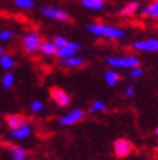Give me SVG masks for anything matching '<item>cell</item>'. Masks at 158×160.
<instances>
[{
  "label": "cell",
  "instance_id": "cell-1",
  "mask_svg": "<svg viewBox=\"0 0 158 160\" xmlns=\"http://www.w3.org/2000/svg\"><path fill=\"white\" fill-rule=\"evenodd\" d=\"M86 29L89 33H91L95 37H101L105 39H110V41H119L125 37V31L122 29L118 26L113 24H106V23H99V22H92L86 26Z\"/></svg>",
  "mask_w": 158,
  "mask_h": 160
},
{
  "label": "cell",
  "instance_id": "cell-2",
  "mask_svg": "<svg viewBox=\"0 0 158 160\" xmlns=\"http://www.w3.org/2000/svg\"><path fill=\"white\" fill-rule=\"evenodd\" d=\"M106 64L113 69H133L139 66L141 60L134 55H122V56H109Z\"/></svg>",
  "mask_w": 158,
  "mask_h": 160
},
{
  "label": "cell",
  "instance_id": "cell-3",
  "mask_svg": "<svg viewBox=\"0 0 158 160\" xmlns=\"http://www.w3.org/2000/svg\"><path fill=\"white\" fill-rule=\"evenodd\" d=\"M39 13L46 19L53 22H67L70 19V15L66 10L56 5H44L39 9Z\"/></svg>",
  "mask_w": 158,
  "mask_h": 160
},
{
  "label": "cell",
  "instance_id": "cell-4",
  "mask_svg": "<svg viewBox=\"0 0 158 160\" xmlns=\"http://www.w3.org/2000/svg\"><path fill=\"white\" fill-rule=\"evenodd\" d=\"M42 37L38 32L30 31L22 36V47L27 53H35L42 43Z\"/></svg>",
  "mask_w": 158,
  "mask_h": 160
},
{
  "label": "cell",
  "instance_id": "cell-5",
  "mask_svg": "<svg viewBox=\"0 0 158 160\" xmlns=\"http://www.w3.org/2000/svg\"><path fill=\"white\" fill-rule=\"evenodd\" d=\"M132 47L135 51H141V52H158V38L149 37V38L137 39V41L132 43Z\"/></svg>",
  "mask_w": 158,
  "mask_h": 160
},
{
  "label": "cell",
  "instance_id": "cell-6",
  "mask_svg": "<svg viewBox=\"0 0 158 160\" xmlns=\"http://www.w3.org/2000/svg\"><path fill=\"white\" fill-rule=\"evenodd\" d=\"M80 48H81V45L78 42H73V41H70L68 39L63 46H60V47L56 48V56L60 60H65V58H68L71 56L77 55Z\"/></svg>",
  "mask_w": 158,
  "mask_h": 160
},
{
  "label": "cell",
  "instance_id": "cell-7",
  "mask_svg": "<svg viewBox=\"0 0 158 160\" xmlns=\"http://www.w3.org/2000/svg\"><path fill=\"white\" fill-rule=\"evenodd\" d=\"M84 116H85V113H84L82 109L73 108L68 113L61 116L60 119H58V123H60L61 126H71V125H75L77 122H80L81 119L84 118Z\"/></svg>",
  "mask_w": 158,
  "mask_h": 160
},
{
  "label": "cell",
  "instance_id": "cell-8",
  "mask_svg": "<svg viewBox=\"0 0 158 160\" xmlns=\"http://www.w3.org/2000/svg\"><path fill=\"white\" fill-rule=\"evenodd\" d=\"M113 148H114L115 155L119 156V158H125V156H128V155L132 152V149H133L132 142L128 141V140H125V138H118L116 141L114 142Z\"/></svg>",
  "mask_w": 158,
  "mask_h": 160
},
{
  "label": "cell",
  "instance_id": "cell-9",
  "mask_svg": "<svg viewBox=\"0 0 158 160\" xmlns=\"http://www.w3.org/2000/svg\"><path fill=\"white\" fill-rule=\"evenodd\" d=\"M51 97L56 102V104H58L60 107H67L70 104V102H71L70 95L63 89L57 88V87L51 88Z\"/></svg>",
  "mask_w": 158,
  "mask_h": 160
},
{
  "label": "cell",
  "instance_id": "cell-10",
  "mask_svg": "<svg viewBox=\"0 0 158 160\" xmlns=\"http://www.w3.org/2000/svg\"><path fill=\"white\" fill-rule=\"evenodd\" d=\"M139 14L142 17L149 18V19H156L158 21V0H151L147 4H142Z\"/></svg>",
  "mask_w": 158,
  "mask_h": 160
},
{
  "label": "cell",
  "instance_id": "cell-11",
  "mask_svg": "<svg viewBox=\"0 0 158 160\" xmlns=\"http://www.w3.org/2000/svg\"><path fill=\"white\" fill-rule=\"evenodd\" d=\"M141 7H142V3L139 0H132V2L127 3L119 12V14L124 18H132L134 17L135 14H139V10H141Z\"/></svg>",
  "mask_w": 158,
  "mask_h": 160
},
{
  "label": "cell",
  "instance_id": "cell-12",
  "mask_svg": "<svg viewBox=\"0 0 158 160\" xmlns=\"http://www.w3.org/2000/svg\"><path fill=\"white\" fill-rule=\"evenodd\" d=\"M32 132V127L29 123L27 122H23L21 126H18L16 128H13L10 130L9 135L12 138H15V140H24L27 138Z\"/></svg>",
  "mask_w": 158,
  "mask_h": 160
},
{
  "label": "cell",
  "instance_id": "cell-13",
  "mask_svg": "<svg viewBox=\"0 0 158 160\" xmlns=\"http://www.w3.org/2000/svg\"><path fill=\"white\" fill-rule=\"evenodd\" d=\"M105 4H106L105 0H80V5L86 10H91V12L103 10Z\"/></svg>",
  "mask_w": 158,
  "mask_h": 160
},
{
  "label": "cell",
  "instance_id": "cell-14",
  "mask_svg": "<svg viewBox=\"0 0 158 160\" xmlns=\"http://www.w3.org/2000/svg\"><path fill=\"white\" fill-rule=\"evenodd\" d=\"M61 65L63 68H70V69H76V68H81L85 65V58L78 56V55H75V56H71L68 58H65V60H61Z\"/></svg>",
  "mask_w": 158,
  "mask_h": 160
},
{
  "label": "cell",
  "instance_id": "cell-15",
  "mask_svg": "<svg viewBox=\"0 0 158 160\" xmlns=\"http://www.w3.org/2000/svg\"><path fill=\"white\" fill-rule=\"evenodd\" d=\"M38 52H41L44 56H53L56 55V45L53 43V41H42L41 46H39Z\"/></svg>",
  "mask_w": 158,
  "mask_h": 160
},
{
  "label": "cell",
  "instance_id": "cell-16",
  "mask_svg": "<svg viewBox=\"0 0 158 160\" xmlns=\"http://www.w3.org/2000/svg\"><path fill=\"white\" fill-rule=\"evenodd\" d=\"M9 152L13 160H27V152L22 146H18V145L10 146Z\"/></svg>",
  "mask_w": 158,
  "mask_h": 160
},
{
  "label": "cell",
  "instance_id": "cell-17",
  "mask_svg": "<svg viewBox=\"0 0 158 160\" xmlns=\"http://www.w3.org/2000/svg\"><path fill=\"white\" fill-rule=\"evenodd\" d=\"M119 74H118L115 70H106L104 72V82L106 83V85L109 87H115L118 84V82H119Z\"/></svg>",
  "mask_w": 158,
  "mask_h": 160
},
{
  "label": "cell",
  "instance_id": "cell-18",
  "mask_svg": "<svg viewBox=\"0 0 158 160\" xmlns=\"http://www.w3.org/2000/svg\"><path fill=\"white\" fill-rule=\"evenodd\" d=\"M13 4L19 10H33L35 7L34 0H13Z\"/></svg>",
  "mask_w": 158,
  "mask_h": 160
},
{
  "label": "cell",
  "instance_id": "cell-19",
  "mask_svg": "<svg viewBox=\"0 0 158 160\" xmlns=\"http://www.w3.org/2000/svg\"><path fill=\"white\" fill-rule=\"evenodd\" d=\"M23 122H26V121H24V118L21 114H10V116L7 117V125L9 126L10 130L16 128L18 126H21Z\"/></svg>",
  "mask_w": 158,
  "mask_h": 160
},
{
  "label": "cell",
  "instance_id": "cell-20",
  "mask_svg": "<svg viewBox=\"0 0 158 160\" xmlns=\"http://www.w3.org/2000/svg\"><path fill=\"white\" fill-rule=\"evenodd\" d=\"M14 64H15V61H14V58L10 55L3 53L2 56H0V66H2V69L10 70L14 66Z\"/></svg>",
  "mask_w": 158,
  "mask_h": 160
},
{
  "label": "cell",
  "instance_id": "cell-21",
  "mask_svg": "<svg viewBox=\"0 0 158 160\" xmlns=\"http://www.w3.org/2000/svg\"><path fill=\"white\" fill-rule=\"evenodd\" d=\"M14 85V75L12 72H5L2 78V87L4 89H10Z\"/></svg>",
  "mask_w": 158,
  "mask_h": 160
},
{
  "label": "cell",
  "instance_id": "cell-22",
  "mask_svg": "<svg viewBox=\"0 0 158 160\" xmlns=\"http://www.w3.org/2000/svg\"><path fill=\"white\" fill-rule=\"evenodd\" d=\"M106 111V104L103 101H94L90 106V112H105Z\"/></svg>",
  "mask_w": 158,
  "mask_h": 160
},
{
  "label": "cell",
  "instance_id": "cell-23",
  "mask_svg": "<svg viewBox=\"0 0 158 160\" xmlns=\"http://www.w3.org/2000/svg\"><path fill=\"white\" fill-rule=\"evenodd\" d=\"M14 37V32L9 28H3L0 29V41L2 42H9Z\"/></svg>",
  "mask_w": 158,
  "mask_h": 160
},
{
  "label": "cell",
  "instance_id": "cell-24",
  "mask_svg": "<svg viewBox=\"0 0 158 160\" xmlns=\"http://www.w3.org/2000/svg\"><path fill=\"white\" fill-rule=\"evenodd\" d=\"M43 107H44L43 102H42V101H38V99H34V101H32L30 104H29V109H30L32 112H34V113L42 112V111H43Z\"/></svg>",
  "mask_w": 158,
  "mask_h": 160
},
{
  "label": "cell",
  "instance_id": "cell-25",
  "mask_svg": "<svg viewBox=\"0 0 158 160\" xmlns=\"http://www.w3.org/2000/svg\"><path fill=\"white\" fill-rule=\"evenodd\" d=\"M52 41H53V43L56 45V48H57V47H60V46H63V45L68 41V39H67L66 37H63V36L58 34V36H54V37H53Z\"/></svg>",
  "mask_w": 158,
  "mask_h": 160
},
{
  "label": "cell",
  "instance_id": "cell-26",
  "mask_svg": "<svg viewBox=\"0 0 158 160\" xmlns=\"http://www.w3.org/2000/svg\"><path fill=\"white\" fill-rule=\"evenodd\" d=\"M143 75V69L141 66H135L133 69H130V78L132 79H138Z\"/></svg>",
  "mask_w": 158,
  "mask_h": 160
},
{
  "label": "cell",
  "instance_id": "cell-27",
  "mask_svg": "<svg viewBox=\"0 0 158 160\" xmlns=\"http://www.w3.org/2000/svg\"><path fill=\"white\" fill-rule=\"evenodd\" d=\"M124 95L127 97V98H132L133 95H134V88L133 87H127L125 89H124Z\"/></svg>",
  "mask_w": 158,
  "mask_h": 160
},
{
  "label": "cell",
  "instance_id": "cell-28",
  "mask_svg": "<svg viewBox=\"0 0 158 160\" xmlns=\"http://www.w3.org/2000/svg\"><path fill=\"white\" fill-rule=\"evenodd\" d=\"M3 53H4V48H3L2 46H0V56H2Z\"/></svg>",
  "mask_w": 158,
  "mask_h": 160
},
{
  "label": "cell",
  "instance_id": "cell-29",
  "mask_svg": "<svg viewBox=\"0 0 158 160\" xmlns=\"http://www.w3.org/2000/svg\"><path fill=\"white\" fill-rule=\"evenodd\" d=\"M156 133H157V136H158V126L156 127Z\"/></svg>",
  "mask_w": 158,
  "mask_h": 160
}]
</instances>
